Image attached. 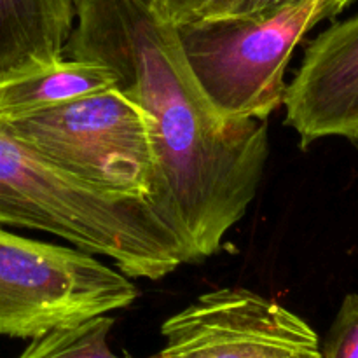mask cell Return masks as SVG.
I'll list each match as a JSON object with an SVG mask.
<instances>
[{
	"label": "cell",
	"mask_w": 358,
	"mask_h": 358,
	"mask_svg": "<svg viewBox=\"0 0 358 358\" xmlns=\"http://www.w3.org/2000/svg\"><path fill=\"white\" fill-rule=\"evenodd\" d=\"M65 55L114 70L115 87L149 121L154 173L147 201L177 234L187 262L217 254L257 196L268 121L217 114L156 0H77Z\"/></svg>",
	"instance_id": "cell-1"
},
{
	"label": "cell",
	"mask_w": 358,
	"mask_h": 358,
	"mask_svg": "<svg viewBox=\"0 0 358 358\" xmlns=\"http://www.w3.org/2000/svg\"><path fill=\"white\" fill-rule=\"evenodd\" d=\"M0 226L44 231L110 259L129 278L161 280L187 262L147 199L121 198L49 164L0 124Z\"/></svg>",
	"instance_id": "cell-2"
},
{
	"label": "cell",
	"mask_w": 358,
	"mask_h": 358,
	"mask_svg": "<svg viewBox=\"0 0 358 358\" xmlns=\"http://www.w3.org/2000/svg\"><path fill=\"white\" fill-rule=\"evenodd\" d=\"M353 0H299L240 17H198L175 24L185 62L224 119H261L283 105L294 49L318 23Z\"/></svg>",
	"instance_id": "cell-3"
},
{
	"label": "cell",
	"mask_w": 358,
	"mask_h": 358,
	"mask_svg": "<svg viewBox=\"0 0 358 358\" xmlns=\"http://www.w3.org/2000/svg\"><path fill=\"white\" fill-rule=\"evenodd\" d=\"M0 124L83 184L121 198L147 199L154 173L149 121L119 87L0 119Z\"/></svg>",
	"instance_id": "cell-4"
},
{
	"label": "cell",
	"mask_w": 358,
	"mask_h": 358,
	"mask_svg": "<svg viewBox=\"0 0 358 358\" xmlns=\"http://www.w3.org/2000/svg\"><path fill=\"white\" fill-rule=\"evenodd\" d=\"M135 283L93 254L0 229V334L34 339L128 308Z\"/></svg>",
	"instance_id": "cell-5"
},
{
	"label": "cell",
	"mask_w": 358,
	"mask_h": 358,
	"mask_svg": "<svg viewBox=\"0 0 358 358\" xmlns=\"http://www.w3.org/2000/svg\"><path fill=\"white\" fill-rule=\"evenodd\" d=\"M164 346L149 358H322L306 320L248 289L201 294L161 327Z\"/></svg>",
	"instance_id": "cell-6"
},
{
	"label": "cell",
	"mask_w": 358,
	"mask_h": 358,
	"mask_svg": "<svg viewBox=\"0 0 358 358\" xmlns=\"http://www.w3.org/2000/svg\"><path fill=\"white\" fill-rule=\"evenodd\" d=\"M287 124L306 149L325 136L358 147V14L322 31L283 96Z\"/></svg>",
	"instance_id": "cell-7"
},
{
	"label": "cell",
	"mask_w": 358,
	"mask_h": 358,
	"mask_svg": "<svg viewBox=\"0 0 358 358\" xmlns=\"http://www.w3.org/2000/svg\"><path fill=\"white\" fill-rule=\"evenodd\" d=\"M77 0H0V83L59 62Z\"/></svg>",
	"instance_id": "cell-8"
},
{
	"label": "cell",
	"mask_w": 358,
	"mask_h": 358,
	"mask_svg": "<svg viewBox=\"0 0 358 358\" xmlns=\"http://www.w3.org/2000/svg\"><path fill=\"white\" fill-rule=\"evenodd\" d=\"M117 76L94 59H59L41 70L0 83V119L45 110L115 87Z\"/></svg>",
	"instance_id": "cell-9"
},
{
	"label": "cell",
	"mask_w": 358,
	"mask_h": 358,
	"mask_svg": "<svg viewBox=\"0 0 358 358\" xmlns=\"http://www.w3.org/2000/svg\"><path fill=\"white\" fill-rule=\"evenodd\" d=\"M112 327L114 318L100 315L79 324L52 329L31 339L30 346L17 358H121L108 346Z\"/></svg>",
	"instance_id": "cell-10"
},
{
	"label": "cell",
	"mask_w": 358,
	"mask_h": 358,
	"mask_svg": "<svg viewBox=\"0 0 358 358\" xmlns=\"http://www.w3.org/2000/svg\"><path fill=\"white\" fill-rule=\"evenodd\" d=\"M322 358H358V294H348L325 336Z\"/></svg>",
	"instance_id": "cell-11"
},
{
	"label": "cell",
	"mask_w": 358,
	"mask_h": 358,
	"mask_svg": "<svg viewBox=\"0 0 358 358\" xmlns=\"http://www.w3.org/2000/svg\"><path fill=\"white\" fill-rule=\"evenodd\" d=\"M294 2H299V0H210L198 14V17L217 20V17L250 16V14L268 13V10L278 9V7L289 6Z\"/></svg>",
	"instance_id": "cell-12"
},
{
	"label": "cell",
	"mask_w": 358,
	"mask_h": 358,
	"mask_svg": "<svg viewBox=\"0 0 358 358\" xmlns=\"http://www.w3.org/2000/svg\"><path fill=\"white\" fill-rule=\"evenodd\" d=\"M210 0H156V6L173 24L185 23L198 17Z\"/></svg>",
	"instance_id": "cell-13"
}]
</instances>
